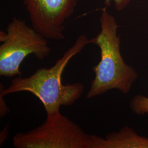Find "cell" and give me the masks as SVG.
<instances>
[{
    "label": "cell",
    "mask_w": 148,
    "mask_h": 148,
    "mask_svg": "<svg viewBox=\"0 0 148 148\" xmlns=\"http://www.w3.org/2000/svg\"><path fill=\"white\" fill-rule=\"evenodd\" d=\"M90 43V39L85 35H79L74 45L52 67L39 68L29 77H16L7 88L1 84L0 94L5 96L29 92L41 101L47 115L60 112L62 106L73 105L82 95L84 85L80 82L63 85L62 75L69 61Z\"/></svg>",
    "instance_id": "1"
},
{
    "label": "cell",
    "mask_w": 148,
    "mask_h": 148,
    "mask_svg": "<svg viewBox=\"0 0 148 148\" xmlns=\"http://www.w3.org/2000/svg\"><path fill=\"white\" fill-rule=\"evenodd\" d=\"M100 22L101 32L90 39V43L100 48L101 58L92 68L95 76L86 95L88 99L111 90H119L127 94L138 77L136 70L126 63L122 57L120 38L117 35L119 25L107 7L101 10Z\"/></svg>",
    "instance_id": "2"
},
{
    "label": "cell",
    "mask_w": 148,
    "mask_h": 148,
    "mask_svg": "<svg viewBox=\"0 0 148 148\" xmlns=\"http://www.w3.org/2000/svg\"><path fill=\"white\" fill-rule=\"evenodd\" d=\"M0 41L1 76H21L20 66L27 56L34 54L42 60L51 52L46 37L16 18L8 24L5 32H0Z\"/></svg>",
    "instance_id": "3"
},
{
    "label": "cell",
    "mask_w": 148,
    "mask_h": 148,
    "mask_svg": "<svg viewBox=\"0 0 148 148\" xmlns=\"http://www.w3.org/2000/svg\"><path fill=\"white\" fill-rule=\"evenodd\" d=\"M90 134L60 112L47 115L39 126L13 138L16 148H90Z\"/></svg>",
    "instance_id": "4"
},
{
    "label": "cell",
    "mask_w": 148,
    "mask_h": 148,
    "mask_svg": "<svg viewBox=\"0 0 148 148\" xmlns=\"http://www.w3.org/2000/svg\"><path fill=\"white\" fill-rule=\"evenodd\" d=\"M79 0H23L32 27L47 39L60 40L66 21L74 13Z\"/></svg>",
    "instance_id": "5"
},
{
    "label": "cell",
    "mask_w": 148,
    "mask_h": 148,
    "mask_svg": "<svg viewBox=\"0 0 148 148\" xmlns=\"http://www.w3.org/2000/svg\"><path fill=\"white\" fill-rule=\"evenodd\" d=\"M90 148H148V138L125 126L118 132L109 133L104 138L90 134Z\"/></svg>",
    "instance_id": "6"
},
{
    "label": "cell",
    "mask_w": 148,
    "mask_h": 148,
    "mask_svg": "<svg viewBox=\"0 0 148 148\" xmlns=\"http://www.w3.org/2000/svg\"><path fill=\"white\" fill-rule=\"evenodd\" d=\"M130 107L137 115L148 114V97L139 95L133 97L130 101Z\"/></svg>",
    "instance_id": "7"
},
{
    "label": "cell",
    "mask_w": 148,
    "mask_h": 148,
    "mask_svg": "<svg viewBox=\"0 0 148 148\" xmlns=\"http://www.w3.org/2000/svg\"><path fill=\"white\" fill-rule=\"evenodd\" d=\"M111 1L114 2L115 8L117 11L123 10L132 1V0H106L104 3L106 4V7H108L111 4Z\"/></svg>",
    "instance_id": "8"
},
{
    "label": "cell",
    "mask_w": 148,
    "mask_h": 148,
    "mask_svg": "<svg viewBox=\"0 0 148 148\" xmlns=\"http://www.w3.org/2000/svg\"><path fill=\"white\" fill-rule=\"evenodd\" d=\"M4 95L0 94V117H3L10 111V109L7 106L5 100L3 98Z\"/></svg>",
    "instance_id": "9"
},
{
    "label": "cell",
    "mask_w": 148,
    "mask_h": 148,
    "mask_svg": "<svg viewBox=\"0 0 148 148\" xmlns=\"http://www.w3.org/2000/svg\"><path fill=\"white\" fill-rule=\"evenodd\" d=\"M8 134V127L6 126L2 130V132H1V135H0V144H2V143H3L7 138Z\"/></svg>",
    "instance_id": "10"
}]
</instances>
